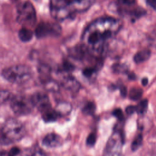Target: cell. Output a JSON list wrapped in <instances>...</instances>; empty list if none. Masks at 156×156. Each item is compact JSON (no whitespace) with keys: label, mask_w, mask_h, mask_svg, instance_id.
<instances>
[{"label":"cell","mask_w":156,"mask_h":156,"mask_svg":"<svg viewBox=\"0 0 156 156\" xmlns=\"http://www.w3.org/2000/svg\"><path fill=\"white\" fill-rule=\"evenodd\" d=\"M63 143L62 137L54 133L47 134L42 141V144L48 147H56L61 146Z\"/></svg>","instance_id":"cell-11"},{"label":"cell","mask_w":156,"mask_h":156,"mask_svg":"<svg viewBox=\"0 0 156 156\" xmlns=\"http://www.w3.org/2000/svg\"><path fill=\"white\" fill-rule=\"evenodd\" d=\"M151 56V51L149 49H143L138 51L133 57L135 63H140L146 61Z\"/></svg>","instance_id":"cell-15"},{"label":"cell","mask_w":156,"mask_h":156,"mask_svg":"<svg viewBox=\"0 0 156 156\" xmlns=\"http://www.w3.org/2000/svg\"><path fill=\"white\" fill-rule=\"evenodd\" d=\"M17 21L26 26H32L36 21V12L32 4L26 1L16 6Z\"/></svg>","instance_id":"cell-5"},{"label":"cell","mask_w":156,"mask_h":156,"mask_svg":"<svg viewBox=\"0 0 156 156\" xmlns=\"http://www.w3.org/2000/svg\"><path fill=\"white\" fill-rule=\"evenodd\" d=\"M146 3L153 9H156V0H146Z\"/></svg>","instance_id":"cell-31"},{"label":"cell","mask_w":156,"mask_h":156,"mask_svg":"<svg viewBox=\"0 0 156 156\" xmlns=\"http://www.w3.org/2000/svg\"><path fill=\"white\" fill-rule=\"evenodd\" d=\"M121 26V21L112 17L96 19L85 29L82 37L83 44L93 55H101L106 42L118 32Z\"/></svg>","instance_id":"cell-1"},{"label":"cell","mask_w":156,"mask_h":156,"mask_svg":"<svg viewBox=\"0 0 156 156\" xmlns=\"http://www.w3.org/2000/svg\"><path fill=\"white\" fill-rule=\"evenodd\" d=\"M117 1L121 5L130 6L133 5L135 3L136 0H117Z\"/></svg>","instance_id":"cell-28"},{"label":"cell","mask_w":156,"mask_h":156,"mask_svg":"<svg viewBox=\"0 0 156 156\" xmlns=\"http://www.w3.org/2000/svg\"><path fill=\"white\" fill-rule=\"evenodd\" d=\"M112 114L114 116H115L116 118H117L120 121H122L123 119H124V115H123V113H122V110L118 108H116L115 109L113 112H112Z\"/></svg>","instance_id":"cell-26"},{"label":"cell","mask_w":156,"mask_h":156,"mask_svg":"<svg viewBox=\"0 0 156 156\" xmlns=\"http://www.w3.org/2000/svg\"><path fill=\"white\" fill-rule=\"evenodd\" d=\"M120 91H121V94L122 96H125L126 95V93H127V90H126V88L125 87H122L121 88H120Z\"/></svg>","instance_id":"cell-32"},{"label":"cell","mask_w":156,"mask_h":156,"mask_svg":"<svg viewBox=\"0 0 156 156\" xmlns=\"http://www.w3.org/2000/svg\"><path fill=\"white\" fill-rule=\"evenodd\" d=\"M43 82L44 88L49 91L57 92L59 90V85L58 83L52 79H48Z\"/></svg>","instance_id":"cell-17"},{"label":"cell","mask_w":156,"mask_h":156,"mask_svg":"<svg viewBox=\"0 0 156 156\" xmlns=\"http://www.w3.org/2000/svg\"><path fill=\"white\" fill-rule=\"evenodd\" d=\"M74 69V65L68 61H64L60 66V70L62 72H70Z\"/></svg>","instance_id":"cell-23"},{"label":"cell","mask_w":156,"mask_h":156,"mask_svg":"<svg viewBox=\"0 0 156 156\" xmlns=\"http://www.w3.org/2000/svg\"><path fill=\"white\" fill-rule=\"evenodd\" d=\"M152 35L154 37V38H156V29L154 30V32L152 33Z\"/></svg>","instance_id":"cell-34"},{"label":"cell","mask_w":156,"mask_h":156,"mask_svg":"<svg viewBox=\"0 0 156 156\" xmlns=\"http://www.w3.org/2000/svg\"><path fill=\"white\" fill-rule=\"evenodd\" d=\"M96 110V105L93 102H87L83 108L82 112L86 115H92L94 113Z\"/></svg>","instance_id":"cell-18"},{"label":"cell","mask_w":156,"mask_h":156,"mask_svg":"<svg viewBox=\"0 0 156 156\" xmlns=\"http://www.w3.org/2000/svg\"><path fill=\"white\" fill-rule=\"evenodd\" d=\"M20 153V150L17 147H12L9 152H7L8 156H16Z\"/></svg>","instance_id":"cell-27"},{"label":"cell","mask_w":156,"mask_h":156,"mask_svg":"<svg viewBox=\"0 0 156 156\" xmlns=\"http://www.w3.org/2000/svg\"><path fill=\"white\" fill-rule=\"evenodd\" d=\"M23 156H47L43 150L37 145H34L24 151Z\"/></svg>","instance_id":"cell-13"},{"label":"cell","mask_w":156,"mask_h":156,"mask_svg":"<svg viewBox=\"0 0 156 156\" xmlns=\"http://www.w3.org/2000/svg\"><path fill=\"white\" fill-rule=\"evenodd\" d=\"M10 107L15 114L26 115L32 112L34 106L30 98L23 95H16L11 99Z\"/></svg>","instance_id":"cell-7"},{"label":"cell","mask_w":156,"mask_h":156,"mask_svg":"<svg viewBox=\"0 0 156 156\" xmlns=\"http://www.w3.org/2000/svg\"><path fill=\"white\" fill-rule=\"evenodd\" d=\"M41 116L43 119L46 122H54L55 121L58 116L57 113L55 110V109L49 108L43 112L41 113Z\"/></svg>","instance_id":"cell-14"},{"label":"cell","mask_w":156,"mask_h":156,"mask_svg":"<svg viewBox=\"0 0 156 156\" xmlns=\"http://www.w3.org/2000/svg\"><path fill=\"white\" fill-rule=\"evenodd\" d=\"M113 69L114 71L117 73H121L126 70V67L125 66H122V65L121 64H116L113 66Z\"/></svg>","instance_id":"cell-29"},{"label":"cell","mask_w":156,"mask_h":156,"mask_svg":"<svg viewBox=\"0 0 156 156\" xmlns=\"http://www.w3.org/2000/svg\"><path fill=\"white\" fill-rule=\"evenodd\" d=\"M32 76V69L23 65L12 66L2 71V76L7 81L14 83H24L29 80Z\"/></svg>","instance_id":"cell-4"},{"label":"cell","mask_w":156,"mask_h":156,"mask_svg":"<svg viewBox=\"0 0 156 156\" xmlns=\"http://www.w3.org/2000/svg\"><path fill=\"white\" fill-rule=\"evenodd\" d=\"M143 94V91L140 88H132L129 92V98L132 100L136 101L139 99Z\"/></svg>","instance_id":"cell-19"},{"label":"cell","mask_w":156,"mask_h":156,"mask_svg":"<svg viewBox=\"0 0 156 156\" xmlns=\"http://www.w3.org/2000/svg\"><path fill=\"white\" fill-rule=\"evenodd\" d=\"M62 32L60 26L57 23L42 22L40 23L35 30V34L38 38L48 37H57Z\"/></svg>","instance_id":"cell-8"},{"label":"cell","mask_w":156,"mask_h":156,"mask_svg":"<svg viewBox=\"0 0 156 156\" xmlns=\"http://www.w3.org/2000/svg\"><path fill=\"white\" fill-rule=\"evenodd\" d=\"M18 36L22 41L28 42L32 40L33 37V33L28 28L23 27L19 30Z\"/></svg>","instance_id":"cell-16"},{"label":"cell","mask_w":156,"mask_h":156,"mask_svg":"<svg viewBox=\"0 0 156 156\" xmlns=\"http://www.w3.org/2000/svg\"><path fill=\"white\" fill-rule=\"evenodd\" d=\"M126 112L128 115H131L136 112V106L130 105L126 108Z\"/></svg>","instance_id":"cell-30"},{"label":"cell","mask_w":156,"mask_h":156,"mask_svg":"<svg viewBox=\"0 0 156 156\" xmlns=\"http://www.w3.org/2000/svg\"><path fill=\"white\" fill-rule=\"evenodd\" d=\"M141 83H142L143 85L146 86V85L147 84V83H148V80H147V79L146 78V77H145V78H143V79H142Z\"/></svg>","instance_id":"cell-33"},{"label":"cell","mask_w":156,"mask_h":156,"mask_svg":"<svg viewBox=\"0 0 156 156\" xmlns=\"http://www.w3.org/2000/svg\"><path fill=\"white\" fill-rule=\"evenodd\" d=\"M123 143L122 133L118 130H115L107 141L103 156H122Z\"/></svg>","instance_id":"cell-6"},{"label":"cell","mask_w":156,"mask_h":156,"mask_svg":"<svg viewBox=\"0 0 156 156\" xmlns=\"http://www.w3.org/2000/svg\"><path fill=\"white\" fill-rule=\"evenodd\" d=\"M98 70V68L95 66H88V67L85 68L83 69L82 73L85 77H91L92 76L94 75L95 73L97 72Z\"/></svg>","instance_id":"cell-22"},{"label":"cell","mask_w":156,"mask_h":156,"mask_svg":"<svg viewBox=\"0 0 156 156\" xmlns=\"http://www.w3.org/2000/svg\"><path fill=\"white\" fill-rule=\"evenodd\" d=\"M148 102L147 99H144L139 102V104L136 106V112L140 114L144 113L147 108Z\"/></svg>","instance_id":"cell-20"},{"label":"cell","mask_w":156,"mask_h":156,"mask_svg":"<svg viewBox=\"0 0 156 156\" xmlns=\"http://www.w3.org/2000/svg\"><path fill=\"white\" fill-rule=\"evenodd\" d=\"M72 109L71 105L66 102H59L55 107V110L58 116H65L70 113Z\"/></svg>","instance_id":"cell-12"},{"label":"cell","mask_w":156,"mask_h":156,"mask_svg":"<svg viewBox=\"0 0 156 156\" xmlns=\"http://www.w3.org/2000/svg\"><path fill=\"white\" fill-rule=\"evenodd\" d=\"M61 85L65 89L72 93H77L80 87L79 82L71 75L65 76L61 81Z\"/></svg>","instance_id":"cell-10"},{"label":"cell","mask_w":156,"mask_h":156,"mask_svg":"<svg viewBox=\"0 0 156 156\" xmlns=\"http://www.w3.org/2000/svg\"><path fill=\"white\" fill-rule=\"evenodd\" d=\"M12 96L11 95V93L7 91L2 90L1 92V104H3L4 102H7L9 100H11L12 98Z\"/></svg>","instance_id":"cell-24"},{"label":"cell","mask_w":156,"mask_h":156,"mask_svg":"<svg viewBox=\"0 0 156 156\" xmlns=\"http://www.w3.org/2000/svg\"><path fill=\"white\" fill-rule=\"evenodd\" d=\"M96 141V135L95 133L92 132L88 135L87 136L86 143L89 146H93Z\"/></svg>","instance_id":"cell-25"},{"label":"cell","mask_w":156,"mask_h":156,"mask_svg":"<svg viewBox=\"0 0 156 156\" xmlns=\"http://www.w3.org/2000/svg\"><path fill=\"white\" fill-rule=\"evenodd\" d=\"M94 0H51L50 12L57 21L73 18L77 13L87 11Z\"/></svg>","instance_id":"cell-2"},{"label":"cell","mask_w":156,"mask_h":156,"mask_svg":"<svg viewBox=\"0 0 156 156\" xmlns=\"http://www.w3.org/2000/svg\"><path fill=\"white\" fill-rule=\"evenodd\" d=\"M30 98L34 106L37 107L41 113L52 108L49 97L44 93H35Z\"/></svg>","instance_id":"cell-9"},{"label":"cell","mask_w":156,"mask_h":156,"mask_svg":"<svg viewBox=\"0 0 156 156\" xmlns=\"http://www.w3.org/2000/svg\"><path fill=\"white\" fill-rule=\"evenodd\" d=\"M143 141V136L141 134H138L133 140L132 145H131V148L132 151H136V149H138V147L141 146Z\"/></svg>","instance_id":"cell-21"},{"label":"cell","mask_w":156,"mask_h":156,"mask_svg":"<svg viewBox=\"0 0 156 156\" xmlns=\"http://www.w3.org/2000/svg\"><path fill=\"white\" fill-rule=\"evenodd\" d=\"M26 133L23 123L15 118L5 121L1 129V143L6 145L21 140Z\"/></svg>","instance_id":"cell-3"}]
</instances>
